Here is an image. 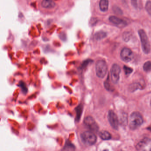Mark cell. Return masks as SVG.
<instances>
[{"instance_id": "cell-1", "label": "cell", "mask_w": 151, "mask_h": 151, "mask_svg": "<svg viewBox=\"0 0 151 151\" xmlns=\"http://www.w3.org/2000/svg\"><path fill=\"white\" fill-rule=\"evenodd\" d=\"M143 123V118L138 112H134L129 118V127L132 130H135L141 127Z\"/></svg>"}, {"instance_id": "cell-2", "label": "cell", "mask_w": 151, "mask_h": 151, "mask_svg": "<svg viewBox=\"0 0 151 151\" xmlns=\"http://www.w3.org/2000/svg\"><path fill=\"white\" fill-rule=\"evenodd\" d=\"M95 70L96 75L100 78L105 77L107 72L108 66L106 63L103 60L98 61L96 63Z\"/></svg>"}, {"instance_id": "cell-3", "label": "cell", "mask_w": 151, "mask_h": 151, "mask_svg": "<svg viewBox=\"0 0 151 151\" xmlns=\"http://www.w3.org/2000/svg\"><path fill=\"white\" fill-rule=\"evenodd\" d=\"M138 33L141 39L142 48L143 52L145 54H148L151 50V46L147 35L143 30H140L138 31Z\"/></svg>"}, {"instance_id": "cell-4", "label": "cell", "mask_w": 151, "mask_h": 151, "mask_svg": "<svg viewBox=\"0 0 151 151\" xmlns=\"http://www.w3.org/2000/svg\"><path fill=\"white\" fill-rule=\"evenodd\" d=\"M81 138L82 141L88 146H92L96 142V136L92 132H84L81 134Z\"/></svg>"}, {"instance_id": "cell-5", "label": "cell", "mask_w": 151, "mask_h": 151, "mask_svg": "<svg viewBox=\"0 0 151 151\" xmlns=\"http://www.w3.org/2000/svg\"><path fill=\"white\" fill-rule=\"evenodd\" d=\"M83 122L84 125L91 131L95 132H97L99 129V127L96 122L91 116H87L85 118Z\"/></svg>"}, {"instance_id": "cell-6", "label": "cell", "mask_w": 151, "mask_h": 151, "mask_svg": "<svg viewBox=\"0 0 151 151\" xmlns=\"http://www.w3.org/2000/svg\"><path fill=\"white\" fill-rule=\"evenodd\" d=\"M121 68L118 65L114 64L112 66L111 69V78L114 84L117 83L120 78Z\"/></svg>"}, {"instance_id": "cell-7", "label": "cell", "mask_w": 151, "mask_h": 151, "mask_svg": "<svg viewBox=\"0 0 151 151\" xmlns=\"http://www.w3.org/2000/svg\"><path fill=\"white\" fill-rule=\"evenodd\" d=\"M108 118L113 128L115 129H118L119 120H118L117 115L113 111H109L108 115Z\"/></svg>"}, {"instance_id": "cell-8", "label": "cell", "mask_w": 151, "mask_h": 151, "mask_svg": "<svg viewBox=\"0 0 151 151\" xmlns=\"http://www.w3.org/2000/svg\"><path fill=\"white\" fill-rule=\"evenodd\" d=\"M132 57V52L128 48H124L121 52V58L123 61L128 63L131 61Z\"/></svg>"}, {"instance_id": "cell-9", "label": "cell", "mask_w": 151, "mask_h": 151, "mask_svg": "<svg viewBox=\"0 0 151 151\" xmlns=\"http://www.w3.org/2000/svg\"><path fill=\"white\" fill-rule=\"evenodd\" d=\"M109 20L111 23L115 25L117 27H120V28L125 27L127 25V23L125 20L118 18L116 16H111L109 18Z\"/></svg>"}, {"instance_id": "cell-10", "label": "cell", "mask_w": 151, "mask_h": 151, "mask_svg": "<svg viewBox=\"0 0 151 151\" xmlns=\"http://www.w3.org/2000/svg\"><path fill=\"white\" fill-rule=\"evenodd\" d=\"M41 5L43 7L46 9H51L55 6L56 3L52 0H43Z\"/></svg>"}, {"instance_id": "cell-11", "label": "cell", "mask_w": 151, "mask_h": 151, "mask_svg": "<svg viewBox=\"0 0 151 151\" xmlns=\"http://www.w3.org/2000/svg\"><path fill=\"white\" fill-rule=\"evenodd\" d=\"M150 140L148 138H145L143 140H141L138 144L136 147V148L138 150H141L143 147H146L149 143Z\"/></svg>"}, {"instance_id": "cell-12", "label": "cell", "mask_w": 151, "mask_h": 151, "mask_svg": "<svg viewBox=\"0 0 151 151\" xmlns=\"http://www.w3.org/2000/svg\"><path fill=\"white\" fill-rule=\"evenodd\" d=\"M109 1L108 0H101L99 2V7L101 10L106 11L108 9Z\"/></svg>"}, {"instance_id": "cell-13", "label": "cell", "mask_w": 151, "mask_h": 151, "mask_svg": "<svg viewBox=\"0 0 151 151\" xmlns=\"http://www.w3.org/2000/svg\"><path fill=\"white\" fill-rule=\"evenodd\" d=\"M99 136L102 140L105 141L110 140L111 139L112 137L111 135L110 134V133L106 131H102L100 132L99 133Z\"/></svg>"}, {"instance_id": "cell-14", "label": "cell", "mask_w": 151, "mask_h": 151, "mask_svg": "<svg viewBox=\"0 0 151 151\" xmlns=\"http://www.w3.org/2000/svg\"><path fill=\"white\" fill-rule=\"evenodd\" d=\"M106 33L104 31H100L97 32L95 35V38L97 40H100L106 36Z\"/></svg>"}, {"instance_id": "cell-15", "label": "cell", "mask_w": 151, "mask_h": 151, "mask_svg": "<svg viewBox=\"0 0 151 151\" xmlns=\"http://www.w3.org/2000/svg\"><path fill=\"white\" fill-rule=\"evenodd\" d=\"M120 118V122L121 125L126 126L127 124V115L126 114L124 113H122Z\"/></svg>"}, {"instance_id": "cell-16", "label": "cell", "mask_w": 151, "mask_h": 151, "mask_svg": "<svg viewBox=\"0 0 151 151\" xmlns=\"http://www.w3.org/2000/svg\"><path fill=\"white\" fill-rule=\"evenodd\" d=\"M142 86L138 83L132 84L129 86V90L131 92H134L138 89H142Z\"/></svg>"}, {"instance_id": "cell-17", "label": "cell", "mask_w": 151, "mask_h": 151, "mask_svg": "<svg viewBox=\"0 0 151 151\" xmlns=\"http://www.w3.org/2000/svg\"><path fill=\"white\" fill-rule=\"evenodd\" d=\"M76 110L77 114L76 120L78 121L80 120V118L81 114H82L83 107H82V105H80L77 107Z\"/></svg>"}, {"instance_id": "cell-18", "label": "cell", "mask_w": 151, "mask_h": 151, "mask_svg": "<svg viewBox=\"0 0 151 151\" xmlns=\"http://www.w3.org/2000/svg\"><path fill=\"white\" fill-rule=\"evenodd\" d=\"M132 4L136 9H141L142 7L141 0H132Z\"/></svg>"}, {"instance_id": "cell-19", "label": "cell", "mask_w": 151, "mask_h": 151, "mask_svg": "<svg viewBox=\"0 0 151 151\" xmlns=\"http://www.w3.org/2000/svg\"><path fill=\"white\" fill-rule=\"evenodd\" d=\"M110 77L108 76L107 78L104 82V87L108 91H112L113 90V88L111 86L110 81Z\"/></svg>"}, {"instance_id": "cell-20", "label": "cell", "mask_w": 151, "mask_h": 151, "mask_svg": "<svg viewBox=\"0 0 151 151\" xmlns=\"http://www.w3.org/2000/svg\"><path fill=\"white\" fill-rule=\"evenodd\" d=\"M143 69L146 72H149L151 70V61H147L143 65Z\"/></svg>"}, {"instance_id": "cell-21", "label": "cell", "mask_w": 151, "mask_h": 151, "mask_svg": "<svg viewBox=\"0 0 151 151\" xmlns=\"http://www.w3.org/2000/svg\"><path fill=\"white\" fill-rule=\"evenodd\" d=\"M65 149L67 151H74L75 150V147L71 144L67 142L65 146Z\"/></svg>"}, {"instance_id": "cell-22", "label": "cell", "mask_w": 151, "mask_h": 151, "mask_svg": "<svg viewBox=\"0 0 151 151\" xmlns=\"http://www.w3.org/2000/svg\"><path fill=\"white\" fill-rule=\"evenodd\" d=\"M131 34L129 32H124L123 35V39L125 42H128L131 37Z\"/></svg>"}, {"instance_id": "cell-23", "label": "cell", "mask_w": 151, "mask_h": 151, "mask_svg": "<svg viewBox=\"0 0 151 151\" xmlns=\"http://www.w3.org/2000/svg\"><path fill=\"white\" fill-rule=\"evenodd\" d=\"M124 70L125 71V74L126 75H129V74H130L133 71V69L132 68H129V67L127 66H124Z\"/></svg>"}, {"instance_id": "cell-24", "label": "cell", "mask_w": 151, "mask_h": 151, "mask_svg": "<svg viewBox=\"0 0 151 151\" xmlns=\"http://www.w3.org/2000/svg\"><path fill=\"white\" fill-rule=\"evenodd\" d=\"M146 10L149 14L151 15V1H148L147 2L146 6Z\"/></svg>"}, {"instance_id": "cell-25", "label": "cell", "mask_w": 151, "mask_h": 151, "mask_svg": "<svg viewBox=\"0 0 151 151\" xmlns=\"http://www.w3.org/2000/svg\"><path fill=\"white\" fill-rule=\"evenodd\" d=\"M113 11L115 13H117V14H122V11L117 7H114Z\"/></svg>"}, {"instance_id": "cell-26", "label": "cell", "mask_w": 151, "mask_h": 151, "mask_svg": "<svg viewBox=\"0 0 151 151\" xmlns=\"http://www.w3.org/2000/svg\"><path fill=\"white\" fill-rule=\"evenodd\" d=\"M97 22V20L96 18H92L91 20V24L92 25L95 24Z\"/></svg>"}, {"instance_id": "cell-27", "label": "cell", "mask_w": 151, "mask_h": 151, "mask_svg": "<svg viewBox=\"0 0 151 151\" xmlns=\"http://www.w3.org/2000/svg\"><path fill=\"white\" fill-rule=\"evenodd\" d=\"M20 84H21L20 86H21V88H22V90H23V91H25V92L26 91L27 89L25 84H24V83H21Z\"/></svg>"}, {"instance_id": "cell-28", "label": "cell", "mask_w": 151, "mask_h": 151, "mask_svg": "<svg viewBox=\"0 0 151 151\" xmlns=\"http://www.w3.org/2000/svg\"><path fill=\"white\" fill-rule=\"evenodd\" d=\"M143 151H151V148H150L149 150H145Z\"/></svg>"}, {"instance_id": "cell-29", "label": "cell", "mask_w": 151, "mask_h": 151, "mask_svg": "<svg viewBox=\"0 0 151 151\" xmlns=\"http://www.w3.org/2000/svg\"><path fill=\"white\" fill-rule=\"evenodd\" d=\"M108 151V150H104V151Z\"/></svg>"}, {"instance_id": "cell-30", "label": "cell", "mask_w": 151, "mask_h": 151, "mask_svg": "<svg viewBox=\"0 0 151 151\" xmlns=\"http://www.w3.org/2000/svg\"><path fill=\"white\" fill-rule=\"evenodd\" d=\"M150 105H151V102H150Z\"/></svg>"}]
</instances>
